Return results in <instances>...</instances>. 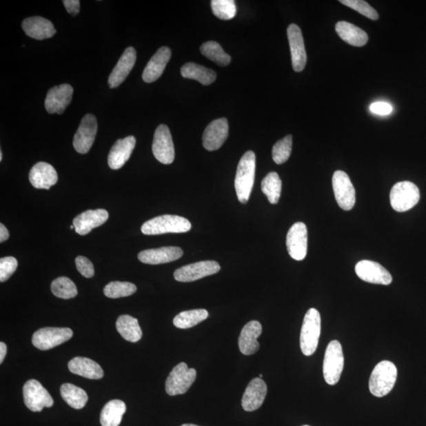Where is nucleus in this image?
Here are the masks:
<instances>
[{
    "mask_svg": "<svg viewBox=\"0 0 426 426\" xmlns=\"http://www.w3.org/2000/svg\"><path fill=\"white\" fill-rule=\"evenodd\" d=\"M116 329L124 340L139 342L142 337V331L138 319L130 315L120 316L116 321Z\"/></svg>",
    "mask_w": 426,
    "mask_h": 426,
    "instance_id": "31",
    "label": "nucleus"
},
{
    "mask_svg": "<svg viewBox=\"0 0 426 426\" xmlns=\"http://www.w3.org/2000/svg\"><path fill=\"white\" fill-rule=\"evenodd\" d=\"M97 133V121L94 114H88L83 117L76 132L73 145L81 154H86L91 149Z\"/></svg>",
    "mask_w": 426,
    "mask_h": 426,
    "instance_id": "14",
    "label": "nucleus"
},
{
    "mask_svg": "<svg viewBox=\"0 0 426 426\" xmlns=\"http://www.w3.org/2000/svg\"><path fill=\"white\" fill-rule=\"evenodd\" d=\"M262 332V326L259 321H251L245 325L240 333L239 347L240 352L245 355L255 354L260 348L258 341Z\"/></svg>",
    "mask_w": 426,
    "mask_h": 426,
    "instance_id": "24",
    "label": "nucleus"
},
{
    "mask_svg": "<svg viewBox=\"0 0 426 426\" xmlns=\"http://www.w3.org/2000/svg\"><path fill=\"white\" fill-rule=\"evenodd\" d=\"M68 369L71 373L87 379L99 380L103 376V370L101 365L87 358L76 357L71 359L68 363Z\"/></svg>",
    "mask_w": 426,
    "mask_h": 426,
    "instance_id": "28",
    "label": "nucleus"
},
{
    "mask_svg": "<svg viewBox=\"0 0 426 426\" xmlns=\"http://www.w3.org/2000/svg\"><path fill=\"white\" fill-rule=\"evenodd\" d=\"M2 160H3V152L1 151L0 152V161H2Z\"/></svg>",
    "mask_w": 426,
    "mask_h": 426,
    "instance_id": "49",
    "label": "nucleus"
},
{
    "mask_svg": "<svg viewBox=\"0 0 426 426\" xmlns=\"http://www.w3.org/2000/svg\"><path fill=\"white\" fill-rule=\"evenodd\" d=\"M135 145L136 139L134 136H128L127 138L118 140L109 152V167L113 170L123 168L132 154Z\"/></svg>",
    "mask_w": 426,
    "mask_h": 426,
    "instance_id": "23",
    "label": "nucleus"
},
{
    "mask_svg": "<svg viewBox=\"0 0 426 426\" xmlns=\"http://www.w3.org/2000/svg\"><path fill=\"white\" fill-rule=\"evenodd\" d=\"M340 2L345 5V6L356 10V12L371 20H378L379 19V15L376 10L371 7L367 2L363 1V0H341Z\"/></svg>",
    "mask_w": 426,
    "mask_h": 426,
    "instance_id": "41",
    "label": "nucleus"
},
{
    "mask_svg": "<svg viewBox=\"0 0 426 426\" xmlns=\"http://www.w3.org/2000/svg\"><path fill=\"white\" fill-rule=\"evenodd\" d=\"M200 50L203 56L221 67H225L232 61L231 57L223 51L220 43L217 42H205L201 46Z\"/></svg>",
    "mask_w": 426,
    "mask_h": 426,
    "instance_id": "36",
    "label": "nucleus"
},
{
    "mask_svg": "<svg viewBox=\"0 0 426 426\" xmlns=\"http://www.w3.org/2000/svg\"><path fill=\"white\" fill-rule=\"evenodd\" d=\"M332 187L338 206L345 211L352 210L355 205V190L348 174L343 171L333 174Z\"/></svg>",
    "mask_w": 426,
    "mask_h": 426,
    "instance_id": "11",
    "label": "nucleus"
},
{
    "mask_svg": "<svg viewBox=\"0 0 426 426\" xmlns=\"http://www.w3.org/2000/svg\"><path fill=\"white\" fill-rule=\"evenodd\" d=\"M181 426H199V425H194V424H184V425H183Z\"/></svg>",
    "mask_w": 426,
    "mask_h": 426,
    "instance_id": "48",
    "label": "nucleus"
},
{
    "mask_svg": "<svg viewBox=\"0 0 426 426\" xmlns=\"http://www.w3.org/2000/svg\"><path fill=\"white\" fill-rule=\"evenodd\" d=\"M321 330V314L318 310L311 308L305 314L300 335V347L305 356H311L318 347Z\"/></svg>",
    "mask_w": 426,
    "mask_h": 426,
    "instance_id": "3",
    "label": "nucleus"
},
{
    "mask_svg": "<svg viewBox=\"0 0 426 426\" xmlns=\"http://www.w3.org/2000/svg\"><path fill=\"white\" fill-rule=\"evenodd\" d=\"M127 411L124 402L119 400L109 401L103 407L101 414L102 426H119L122 422L123 414Z\"/></svg>",
    "mask_w": 426,
    "mask_h": 426,
    "instance_id": "30",
    "label": "nucleus"
},
{
    "mask_svg": "<svg viewBox=\"0 0 426 426\" xmlns=\"http://www.w3.org/2000/svg\"><path fill=\"white\" fill-rule=\"evenodd\" d=\"M336 31L343 41L352 46L363 47L368 42L367 32L347 21H338L336 25Z\"/></svg>",
    "mask_w": 426,
    "mask_h": 426,
    "instance_id": "29",
    "label": "nucleus"
},
{
    "mask_svg": "<svg viewBox=\"0 0 426 426\" xmlns=\"http://www.w3.org/2000/svg\"><path fill=\"white\" fill-rule=\"evenodd\" d=\"M303 426H310V425H303Z\"/></svg>",
    "mask_w": 426,
    "mask_h": 426,
    "instance_id": "52",
    "label": "nucleus"
},
{
    "mask_svg": "<svg viewBox=\"0 0 426 426\" xmlns=\"http://www.w3.org/2000/svg\"><path fill=\"white\" fill-rule=\"evenodd\" d=\"M267 392V385L263 380L256 378L251 381L242 398L244 411L252 412L259 409L265 400Z\"/></svg>",
    "mask_w": 426,
    "mask_h": 426,
    "instance_id": "19",
    "label": "nucleus"
},
{
    "mask_svg": "<svg viewBox=\"0 0 426 426\" xmlns=\"http://www.w3.org/2000/svg\"><path fill=\"white\" fill-rule=\"evenodd\" d=\"M18 267V261L14 256L0 259V282H5L12 276Z\"/></svg>",
    "mask_w": 426,
    "mask_h": 426,
    "instance_id": "42",
    "label": "nucleus"
},
{
    "mask_svg": "<svg viewBox=\"0 0 426 426\" xmlns=\"http://www.w3.org/2000/svg\"><path fill=\"white\" fill-rule=\"evenodd\" d=\"M136 54L133 47L125 49L119 59L116 67L108 79V85L111 89L117 88L121 85L132 70L136 63Z\"/></svg>",
    "mask_w": 426,
    "mask_h": 426,
    "instance_id": "20",
    "label": "nucleus"
},
{
    "mask_svg": "<svg viewBox=\"0 0 426 426\" xmlns=\"http://www.w3.org/2000/svg\"><path fill=\"white\" fill-rule=\"evenodd\" d=\"M181 74L183 78L198 81L203 85H209L214 83L216 79L214 70L194 63L185 64L181 69Z\"/></svg>",
    "mask_w": 426,
    "mask_h": 426,
    "instance_id": "32",
    "label": "nucleus"
},
{
    "mask_svg": "<svg viewBox=\"0 0 426 426\" xmlns=\"http://www.w3.org/2000/svg\"><path fill=\"white\" fill-rule=\"evenodd\" d=\"M287 37L291 48L293 69L296 72H301L307 61L301 29L296 24L289 26Z\"/></svg>",
    "mask_w": 426,
    "mask_h": 426,
    "instance_id": "16",
    "label": "nucleus"
},
{
    "mask_svg": "<svg viewBox=\"0 0 426 426\" xmlns=\"http://www.w3.org/2000/svg\"><path fill=\"white\" fill-rule=\"evenodd\" d=\"M183 251L176 247H165L158 249L141 251L139 259L142 263L148 265H161L177 261L182 258Z\"/></svg>",
    "mask_w": 426,
    "mask_h": 426,
    "instance_id": "22",
    "label": "nucleus"
},
{
    "mask_svg": "<svg viewBox=\"0 0 426 426\" xmlns=\"http://www.w3.org/2000/svg\"><path fill=\"white\" fill-rule=\"evenodd\" d=\"M108 212L105 210L85 211L74 218V230L80 236H85L92 229L103 225L108 221Z\"/></svg>",
    "mask_w": 426,
    "mask_h": 426,
    "instance_id": "21",
    "label": "nucleus"
},
{
    "mask_svg": "<svg viewBox=\"0 0 426 426\" xmlns=\"http://www.w3.org/2000/svg\"><path fill=\"white\" fill-rule=\"evenodd\" d=\"M228 136V123L225 118L212 121L204 131L202 141L205 149L209 151L219 150Z\"/></svg>",
    "mask_w": 426,
    "mask_h": 426,
    "instance_id": "18",
    "label": "nucleus"
},
{
    "mask_svg": "<svg viewBox=\"0 0 426 426\" xmlns=\"http://www.w3.org/2000/svg\"><path fill=\"white\" fill-rule=\"evenodd\" d=\"M136 292V287L132 283L114 281L107 284L103 293L110 298H119L132 296Z\"/></svg>",
    "mask_w": 426,
    "mask_h": 426,
    "instance_id": "38",
    "label": "nucleus"
},
{
    "mask_svg": "<svg viewBox=\"0 0 426 426\" xmlns=\"http://www.w3.org/2000/svg\"><path fill=\"white\" fill-rule=\"evenodd\" d=\"M344 367V356L341 343L332 341L326 348L323 363V374L326 383L335 385L341 378Z\"/></svg>",
    "mask_w": 426,
    "mask_h": 426,
    "instance_id": "5",
    "label": "nucleus"
},
{
    "mask_svg": "<svg viewBox=\"0 0 426 426\" xmlns=\"http://www.w3.org/2000/svg\"><path fill=\"white\" fill-rule=\"evenodd\" d=\"M8 347L3 342L0 343V363H3L5 357H6Z\"/></svg>",
    "mask_w": 426,
    "mask_h": 426,
    "instance_id": "47",
    "label": "nucleus"
},
{
    "mask_svg": "<svg viewBox=\"0 0 426 426\" xmlns=\"http://www.w3.org/2000/svg\"><path fill=\"white\" fill-rule=\"evenodd\" d=\"M207 316H209V312L204 309L183 311L174 318L173 324L178 329H190L206 320Z\"/></svg>",
    "mask_w": 426,
    "mask_h": 426,
    "instance_id": "34",
    "label": "nucleus"
},
{
    "mask_svg": "<svg viewBox=\"0 0 426 426\" xmlns=\"http://www.w3.org/2000/svg\"><path fill=\"white\" fill-rule=\"evenodd\" d=\"M70 229H74V225H71L70 226Z\"/></svg>",
    "mask_w": 426,
    "mask_h": 426,
    "instance_id": "51",
    "label": "nucleus"
},
{
    "mask_svg": "<svg viewBox=\"0 0 426 426\" xmlns=\"http://www.w3.org/2000/svg\"><path fill=\"white\" fill-rule=\"evenodd\" d=\"M420 191L416 185L412 182L397 183L390 192V203L392 209L398 212L412 210L418 203Z\"/></svg>",
    "mask_w": 426,
    "mask_h": 426,
    "instance_id": "6",
    "label": "nucleus"
},
{
    "mask_svg": "<svg viewBox=\"0 0 426 426\" xmlns=\"http://www.w3.org/2000/svg\"><path fill=\"white\" fill-rule=\"evenodd\" d=\"M256 156L253 151H248L241 158L237 168L234 188L238 199L241 203H247L254 184Z\"/></svg>",
    "mask_w": 426,
    "mask_h": 426,
    "instance_id": "1",
    "label": "nucleus"
},
{
    "mask_svg": "<svg viewBox=\"0 0 426 426\" xmlns=\"http://www.w3.org/2000/svg\"><path fill=\"white\" fill-rule=\"evenodd\" d=\"M73 87L69 84H63L53 87L48 92L45 100V108L50 114H62L72 100Z\"/></svg>",
    "mask_w": 426,
    "mask_h": 426,
    "instance_id": "17",
    "label": "nucleus"
},
{
    "mask_svg": "<svg viewBox=\"0 0 426 426\" xmlns=\"http://www.w3.org/2000/svg\"><path fill=\"white\" fill-rule=\"evenodd\" d=\"M72 336L73 331L68 327H48L37 330L32 336V342L37 349L48 351L68 341Z\"/></svg>",
    "mask_w": 426,
    "mask_h": 426,
    "instance_id": "8",
    "label": "nucleus"
},
{
    "mask_svg": "<svg viewBox=\"0 0 426 426\" xmlns=\"http://www.w3.org/2000/svg\"><path fill=\"white\" fill-rule=\"evenodd\" d=\"M263 378V375L260 374V375H259V378Z\"/></svg>",
    "mask_w": 426,
    "mask_h": 426,
    "instance_id": "50",
    "label": "nucleus"
},
{
    "mask_svg": "<svg viewBox=\"0 0 426 426\" xmlns=\"http://www.w3.org/2000/svg\"><path fill=\"white\" fill-rule=\"evenodd\" d=\"M261 190L267 200L272 205L278 203L281 199L282 191V181L276 172H270L262 180Z\"/></svg>",
    "mask_w": 426,
    "mask_h": 426,
    "instance_id": "35",
    "label": "nucleus"
},
{
    "mask_svg": "<svg viewBox=\"0 0 426 426\" xmlns=\"http://www.w3.org/2000/svg\"><path fill=\"white\" fill-rule=\"evenodd\" d=\"M287 247L289 254L296 261H303L307 254L308 232L304 223H294L288 231Z\"/></svg>",
    "mask_w": 426,
    "mask_h": 426,
    "instance_id": "12",
    "label": "nucleus"
},
{
    "mask_svg": "<svg viewBox=\"0 0 426 426\" xmlns=\"http://www.w3.org/2000/svg\"><path fill=\"white\" fill-rule=\"evenodd\" d=\"M192 225L185 218L176 215H163L147 221L141 227L146 236H157L167 233L188 232Z\"/></svg>",
    "mask_w": 426,
    "mask_h": 426,
    "instance_id": "4",
    "label": "nucleus"
},
{
    "mask_svg": "<svg viewBox=\"0 0 426 426\" xmlns=\"http://www.w3.org/2000/svg\"><path fill=\"white\" fill-rule=\"evenodd\" d=\"M63 3L70 14L75 16L79 13L80 1L79 0H64Z\"/></svg>",
    "mask_w": 426,
    "mask_h": 426,
    "instance_id": "45",
    "label": "nucleus"
},
{
    "mask_svg": "<svg viewBox=\"0 0 426 426\" xmlns=\"http://www.w3.org/2000/svg\"><path fill=\"white\" fill-rule=\"evenodd\" d=\"M152 152L156 159L163 165H171L174 160V147L170 130L166 125H160L156 130Z\"/></svg>",
    "mask_w": 426,
    "mask_h": 426,
    "instance_id": "13",
    "label": "nucleus"
},
{
    "mask_svg": "<svg viewBox=\"0 0 426 426\" xmlns=\"http://www.w3.org/2000/svg\"><path fill=\"white\" fill-rule=\"evenodd\" d=\"M355 272L365 282L381 285H389L392 282L390 272L379 263L372 261H359L355 266Z\"/></svg>",
    "mask_w": 426,
    "mask_h": 426,
    "instance_id": "15",
    "label": "nucleus"
},
{
    "mask_svg": "<svg viewBox=\"0 0 426 426\" xmlns=\"http://www.w3.org/2000/svg\"><path fill=\"white\" fill-rule=\"evenodd\" d=\"M21 26L27 36L39 41L48 39L57 32L51 21L38 16L25 19Z\"/></svg>",
    "mask_w": 426,
    "mask_h": 426,
    "instance_id": "27",
    "label": "nucleus"
},
{
    "mask_svg": "<svg viewBox=\"0 0 426 426\" xmlns=\"http://www.w3.org/2000/svg\"><path fill=\"white\" fill-rule=\"evenodd\" d=\"M52 292L54 296L63 299H70L77 296L78 289L70 278L59 277L52 283Z\"/></svg>",
    "mask_w": 426,
    "mask_h": 426,
    "instance_id": "37",
    "label": "nucleus"
},
{
    "mask_svg": "<svg viewBox=\"0 0 426 426\" xmlns=\"http://www.w3.org/2000/svg\"><path fill=\"white\" fill-rule=\"evenodd\" d=\"M370 111L380 116H387L392 112V107L386 102H376L370 105Z\"/></svg>",
    "mask_w": 426,
    "mask_h": 426,
    "instance_id": "44",
    "label": "nucleus"
},
{
    "mask_svg": "<svg viewBox=\"0 0 426 426\" xmlns=\"http://www.w3.org/2000/svg\"><path fill=\"white\" fill-rule=\"evenodd\" d=\"M24 402L31 412H41L45 407L53 406V398L37 380H30L23 386Z\"/></svg>",
    "mask_w": 426,
    "mask_h": 426,
    "instance_id": "9",
    "label": "nucleus"
},
{
    "mask_svg": "<svg viewBox=\"0 0 426 426\" xmlns=\"http://www.w3.org/2000/svg\"><path fill=\"white\" fill-rule=\"evenodd\" d=\"M292 150V136L287 135L285 138L278 141L273 146L272 155V159L277 165L287 161L290 158Z\"/></svg>",
    "mask_w": 426,
    "mask_h": 426,
    "instance_id": "40",
    "label": "nucleus"
},
{
    "mask_svg": "<svg viewBox=\"0 0 426 426\" xmlns=\"http://www.w3.org/2000/svg\"><path fill=\"white\" fill-rule=\"evenodd\" d=\"M196 378L195 369L189 368L185 363H179L168 376L165 389L169 396L183 395L194 384Z\"/></svg>",
    "mask_w": 426,
    "mask_h": 426,
    "instance_id": "7",
    "label": "nucleus"
},
{
    "mask_svg": "<svg viewBox=\"0 0 426 426\" xmlns=\"http://www.w3.org/2000/svg\"><path fill=\"white\" fill-rule=\"evenodd\" d=\"M60 394L70 407L76 409H83L88 402L85 391L72 384H63L60 387Z\"/></svg>",
    "mask_w": 426,
    "mask_h": 426,
    "instance_id": "33",
    "label": "nucleus"
},
{
    "mask_svg": "<svg viewBox=\"0 0 426 426\" xmlns=\"http://www.w3.org/2000/svg\"><path fill=\"white\" fill-rule=\"evenodd\" d=\"M172 56L171 49L162 47L150 60L142 74V79L147 83H152L162 75Z\"/></svg>",
    "mask_w": 426,
    "mask_h": 426,
    "instance_id": "26",
    "label": "nucleus"
},
{
    "mask_svg": "<svg viewBox=\"0 0 426 426\" xmlns=\"http://www.w3.org/2000/svg\"><path fill=\"white\" fill-rule=\"evenodd\" d=\"M76 267L81 276L92 278L94 276V267L92 262L85 256H79L75 259Z\"/></svg>",
    "mask_w": 426,
    "mask_h": 426,
    "instance_id": "43",
    "label": "nucleus"
},
{
    "mask_svg": "<svg viewBox=\"0 0 426 426\" xmlns=\"http://www.w3.org/2000/svg\"><path fill=\"white\" fill-rule=\"evenodd\" d=\"M211 7L216 17L222 20H231L237 13L236 2L233 0H213Z\"/></svg>",
    "mask_w": 426,
    "mask_h": 426,
    "instance_id": "39",
    "label": "nucleus"
},
{
    "mask_svg": "<svg viewBox=\"0 0 426 426\" xmlns=\"http://www.w3.org/2000/svg\"><path fill=\"white\" fill-rule=\"evenodd\" d=\"M397 376L394 363L390 361L379 363L370 376L369 387L371 394L379 398L389 394L396 385Z\"/></svg>",
    "mask_w": 426,
    "mask_h": 426,
    "instance_id": "2",
    "label": "nucleus"
},
{
    "mask_svg": "<svg viewBox=\"0 0 426 426\" xmlns=\"http://www.w3.org/2000/svg\"><path fill=\"white\" fill-rule=\"evenodd\" d=\"M30 183L37 189H50L58 181V174L51 165L45 162L37 163L32 168L29 176Z\"/></svg>",
    "mask_w": 426,
    "mask_h": 426,
    "instance_id": "25",
    "label": "nucleus"
},
{
    "mask_svg": "<svg viewBox=\"0 0 426 426\" xmlns=\"http://www.w3.org/2000/svg\"><path fill=\"white\" fill-rule=\"evenodd\" d=\"M9 236L10 234L7 227L1 223V225H0V243L7 241L9 239Z\"/></svg>",
    "mask_w": 426,
    "mask_h": 426,
    "instance_id": "46",
    "label": "nucleus"
},
{
    "mask_svg": "<svg viewBox=\"0 0 426 426\" xmlns=\"http://www.w3.org/2000/svg\"><path fill=\"white\" fill-rule=\"evenodd\" d=\"M221 266L214 261H204L180 267L174 273V277L179 282L187 283L214 275L219 272Z\"/></svg>",
    "mask_w": 426,
    "mask_h": 426,
    "instance_id": "10",
    "label": "nucleus"
}]
</instances>
